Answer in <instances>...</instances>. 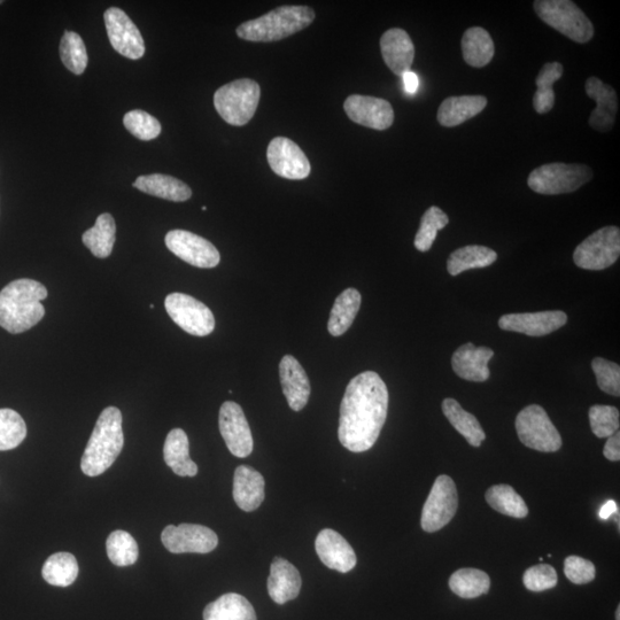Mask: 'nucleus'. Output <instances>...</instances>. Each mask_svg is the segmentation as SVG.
<instances>
[{
  "label": "nucleus",
  "mask_w": 620,
  "mask_h": 620,
  "mask_svg": "<svg viewBox=\"0 0 620 620\" xmlns=\"http://www.w3.org/2000/svg\"><path fill=\"white\" fill-rule=\"evenodd\" d=\"M389 409V391L374 371L362 372L346 387L341 401L338 437L341 445L353 453L374 447Z\"/></svg>",
  "instance_id": "obj_1"
},
{
  "label": "nucleus",
  "mask_w": 620,
  "mask_h": 620,
  "mask_svg": "<svg viewBox=\"0 0 620 620\" xmlns=\"http://www.w3.org/2000/svg\"><path fill=\"white\" fill-rule=\"evenodd\" d=\"M48 290L40 282L23 278L0 291V327L18 335L40 323L45 315L42 301Z\"/></svg>",
  "instance_id": "obj_2"
},
{
  "label": "nucleus",
  "mask_w": 620,
  "mask_h": 620,
  "mask_svg": "<svg viewBox=\"0 0 620 620\" xmlns=\"http://www.w3.org/2000/svg\"><path fill=\"white\" fill-rule=\"evenodd\" d=\"M124 446L122 413L108 407L100 414L81 461L83 474L88 477L103 475L118 459Z\"/></svg>",
  "instance_id": "obj_3"
},
{
  "label": "nucleus",
  "mask_w": 620,
  "mask_h": 620,
  "mask_svg": "<svg viewBox=\"0 0 620 620\" xmlns=\"http://www.w3.org/2000/svg\"><path fill=\"white\" fill-rule=\"evenodd\" d=\"M315 19L309 6H282L237 28L238 37L248 42L270 43L284 40L306 29Z\"/></svg>",
  "instance_id": "obj_4"
},
{
  "label": "nucleus",
  "mask_w": 620,
  "mask_h": 620,
  "mask_svg": "<svg viewBox=\"0 0 620 620\" xmlns=\"http://www.w3.org/2000/svg\"><path fill=\"white\" fill-rule=\"evenodd\" d=\"M260 85L250 79H240L223 85L215 92L214 106L221 118L231 126L242 127L258 110Z\"/></svg>",
  "instance_id": "obj_5"
},
{
  "label": "nucleus",
  "mask_w": 620,
  "mask_h": 620,
  "mask_svg": "<svg viewBox=\"0 0 620 620\" xmlns=\"http://www.w3.org/2000/svg\"><path fill=\"white\" fill-rule=\"evenodd\" d=\"M538 17L571 41L585 44L592 40L591 20L571 0H537L533 4Z\"/></svg>",
  "instance_id": "obj_6"
},
{
  "label": "nucleus",
  "mask_w": 620,
  "mask_h": 620,
  "mask_svg": "<svg viewBox=\"0 0 620 620\" xmlns=\"http://www.w3.org/2000/svg\"><path fill=\"white\" fill-rule=\"evenodd\" d=\"M592 178V169L586 165L554 162L534 169L527 184L540 195L556 196L575 192Z\"/></svg>",
  "instance_id": "obj_7"
},
{
  "label": "nucleus",
  "mask_w": 620,
  "mask_h": 620,
  "mask_svg": "<svg viewBox=\"0 0 620 620\" xmlns=\"http://www.w3.org/2000/svg\"><path fill=\"white\" fill-rule=\"evenodd\" d=\"M516 430L521 443L542 453H554L562 447V438L550 421L546 410L531 405L522 410L516 418Z\"/></svg>",
  "instance_id": "obj_8"
},
{
  "label": "nucleus",
  "mask_w": 620,
  "mask_h": 620,
  "mask_svg": "<svg viewBox=\"0 0 620 620\" xmlns=\"http://www.w3.org/2000/svg\"><path fill=\"white\" fill-rule=\"evenodd\" d=\"M620 255V230L604 227L579 244L573 253L576 266L585 270H604L618 260Z\"/></svg>",
  "instance_id": "obj_9"
},
{
  "label": "nucleus",
  "mask_w": 620,
  "mask_h": 620,
  "mask_svg": "<svg viewBox=\"0 0 620 620\" xmlns=\"http://www.w3.org/2000/svg\"><path fill=\"white\" fill-rule=\"evenodd\" d=\"M165 307L170 319L192 336L205 337L215 329L212 310L188 294H169Z\"/></svg>",
  "instance_id": "obj_10"
},
{
  "label": "nucleus",
  "mask_w": 620,
  "mask_h": 620,
  "mask_svg": "<svg viewBox=\"0 0 620 620\" xmlns=\"http://www.w3.org/2000/svg\"><path fill=\"white\" fill-rule=\"evenodd\" d=\"M459 508V494L451 477L441 475L432 486L422 511L421 525L425 532H437L454 518Z\"/></svg>",
  "instance_id": "obj_11"
},
{
  "label": "nucleus",
  "mask_w": 620,
  "mask_h": 620,
  "mask_svg": "<svg viewBox=\"0 0 620 620\" xmlns=\"http://www.w3.org/2000/svg\"><path fill=\"white\" fill-rule=\"evenodd\" d=\"M165 243L170 252L191 266L209 269L221 261L220 252L211 242L190 231H169Z\"/></svg>",
  "instance_id": "obj_12"
},
{
  "label": "nucleus",
  "mask_w": 620,
  "mask_h": 620,
  "mask_svg": "<svg viewBox=\"0 0 620 620\" xmlns=\"http://www.w3.org/2000/svg\"><path fill=\"white\" fill-rule=\"evenodd\" d=\"M161 540L173 554H208L219 545V538L213 530L197 524L168 525Z\"/></svg>",
  "instance_id": "obj_13"
},
{
  "label": "nucleus",
  "mask_w": 620,
  "mask_h": 620,
  "mask_svg": "<svg viewBox=\"0 0 620 620\" xmlns=\"http://www.w3.org/2000/svg\"><path fill=\"white\" fill-rule=\"evenodd\" d=\"M108 38L113 49L131 60L144 57L145 44L141 31L126 13L118 7H111L104 14Z\"/></svg>",
  "instance_id": "obj_14"
},
{
  "label": "nucleus",
  "mask_w": 620,
  "mask_h": 620,
  "mask_svg": "<svg viewBox=\"0 0 620 620\" xmlns=\"http://www.w3.org/2000/svg\"><path fill=\"white\" fill-rule=\"evenodd\" d=\"M267 159L271 170L286 180H305L312 170L304 151L286 137H276L270 142Z\"/></svg>",
  "instance_id": "obj_15"
},
{
  "label": "nucleus",
  "mask_w": 620,
  "mask_h": 620,
  "mask_svg": "<svg viewBox=\"0 0 620 620\" xmlns=\"http://www.w3.org/2000/svg\"><path fill=\"white\" fill-rule=\"evenodd\" d=\"M220 432L232 455L244 459L253 452V436L244 410L236 402H224L219 416Z\"/></svg>",
  "instance_id": "obj_16"
},
{
  "label": "nucleus",
  "mask_w": 620,
  "mask_h": 620,
  "mask_svg": "<svg viewBox=\"0 0 620 620\" xmlns=\"http://www.w3.org/2000/svg\"><path fill=\"white\" fill-rule=\"evenodd\" d=\"M344 108L348 118L363 127L386 130L394 122L393 107L385 99L352 95L346 99Z\"/></svg>",
  "instance_id": "obj_17"
},
{
  "label": "nucleus",
  "mask_w": 620,
  "mask_h": 620,
  "mask_svg": "<svg viewBox=\"0 0 620 620\" xmlns=\"http://www.w3.org/2000/svg\"><path fill=\"white\" fill-rule=\"evenodd\" d=\"M567 322L568 315L561 310H548V312L503 315L499 327L505 331L524 333L526 336L542 337L561 329Z\"/></svg>",
  "instance_id": "obj_18"
},
{
  "label": "nucleus",
  "mask_w": 620,
  "mask_h": 620,
  "mask_svg": "<svg viewBox=\"0 0 620 620\" xmlns=\"http://www.w3.org/2000/svg\"><path fill=\"white\" fill-rule=\"evenodd\" d=\"M315 548L322 563L331 570L347 573L358 563L352 546L341 534L331 529H324L319 533Z\"/></svg>",
  "instance_id": "obj_19"
},
{
  "label": "nucleus",
  "mask_w": 620,
  "mask_h": 620,
  "mask_svg": "<svg viewBox=\"0 0 620 620\" xmlns=\"http://www.w3.org/2000/svg\"><path fill=\"white\" fill-rule=\"evenodd\" d=\"M585 90L587 96L596 102V108L589 118V126L600 133H608L615 126L618 112V97L611 85L604 84L598 77H589Z\"/></svg>",
  "instance_id": "obj_20"
},
{
  "label": "nucleus",
  "mask_w": 620,
  "mask_h": 620,
  "mask_svg": "<svg viewBox=\"0 0 620 620\" xmlns=\"http://www.w3.org/2000/svg\"><path fill=\"white\" fill-rule=\"evenodd\" d=\"M493 356L494 351L491 348L465 344L453 354L452 368L464 381L483 383L490 378L488 362Z\"/></svg>",
  "instance_id": "obj_21"
},
{
  "label": "nucleus",
  "mask_w": 620,
  "mask_h": 620,
  "mask_svg": "<svg viewBox=\"0 0 620 620\" xmlns=\"http://www.w3.org/2000/svg\"><path fill=\"white\" fill-rule=\"evenodd\" d=\"M283 393L294 412H300L310 397V382L304 368L292 355H285L279 364Z\"/></svg>",
  "instance_id": "obj_22"
},
{
  "label": "nucleus",
  "mask_w": 620,
  "mask_h": 620,
  "mask_svg": "<svg viewBox=\"0 0 620 620\" xmlns=\"http://www.w3.org/2000/svg\"><path fill=\"white\" fill-rule=\"evenodd\" d=\"M381 50L385 64L395 75L402 77L410 72L415 58V46L405 30H387L381 38Z\"/></svg>",
  "instance_id": "obj_23"
},
{
  "label": "nucleus",
  "mask_w": 620,
  "mask_h": 620,
  "mask_svg": "<svg viewBox=\"0 0 620 620\" xmlns=\"http://www.w3.org/2000/svg\"><path fill=\"white\" fill-rule=\"evenodd\" d=\"M302 580L296 567L283 557H275L270 567L268 593L275 603L285 604L298 598Z\"/></svg>",
  "instance_id": "obj_24"
},
{
  "label": "nucleus",
  "mask_w": 620,
  "mask_h": 620,
  "mask_svg": "<svg viewBox=\"0 0 620 620\" xmlns=\"http://www.w3.org/2000/svg\"><path fill=\"white\" fill-rule=\"evenodd\" d=\"M265 486V478L259 471L248 465H239L234 477L236 505L246 513L257 510L266 498Z\"/></svg>",
  "instance_id": "obj_25"
},
{
  "label": "nucleus",
  "mask_w": 620,
  "mask_h": 620,
  "mask_svg": "<svg viewBox=\"0 0 620 620\" xmlns=\"http://www.w3.org/2000/svg\"><path fill=\"white\" fill-rule=\"evenodd\" d=\"M486 106L484 96L448 97L439 107L438 122L443 127H457L482 113Z\"/></svg>",
  "instance_id": "obj_26"
},
{
  "label": "nucleus",
  "mask_w": 620,
  "mask_h": 620,
  "mask_svg": "<svg viewBox=\"0 0 620 620\" xmlns=\"http://www.w3.org/2000/svg\"><path fill=\"white\" fill-rule=\"evenodd\" d=\"M134 188L147 193V195L175 201V203H183L192 197V191L188 184L164 174L139 176L134 182Z\"/></svg>",
  "instance_id": "obj_27"
},
{
  "label": "nucleus",
  "mask_w": 620,
  "mask_h": 620,
  "mask_svg": "<svg viewBox=\"0 0 620 620\" xmlns=\"http://www.w3.org/2000/svg\"><path fill=\"white\" fill-rule=\"evenodd\" d=\"M164 459L177 476L195 477L198 474V465L190 457L189 438L182 429H174L168 433Z\"/></svg>",
  "instance_id": "obj_28"
},
{
  "label": "nucleus",
  "mask_w": 620,
  "mask_h": 620,
  "mask_svg": "<svg viewBox=\"0 0 620 620\" xmlns=\"http://www.w3.org/2000/svg\"><path fill=\"white\" fill-rule=\"evenodd\" d=\"M204 620H257V614L244 596L228 593L208 604Z\"/></svg>",
  "instance_id": "obj_29"
},
{
  "label": "nucleus",
  "mask_w": 620,
  "mask_h": 620,
  "mask_svg": "<svg viewBox=\"0 0 620 620\" xmlns=\"http://www.w3.org/2000/svg\"><path fill=\"white\" fill-rule=\"evenodd\" d=\"M461 45L464 61L471 67L483 68L494 57V42L484 28L472 27L465 31Z\"/></svg>",
  "instance_id": "obj_30"
},
{
  "label": "nucleus",
  "mask_w": 620,
  "mask_h": 620,
  "mask_svg": "<svg viewBox=\"0 0 620 620\" xmlns=\"http://www.w3.org/2000/svg\"><path fill=\"white\" fill-rule=\"evenodd\" d=\"M361 294L358 290L347 289L336 299L331 310L328 330L333 337L343 336L352 327L361 307Z\"/></svg>",
  "instance_id": "obj_31"
},
{
  "label": "nucleus",
  "mask_w": 620,
  "mask_h": 620,
  "mask_svg": "<svg viewBox=\"0 0 620 620\" xmlns=\"http://www.w3.org/2000/svg\"><path fill=\"white\" fill-rule=\"evenodd\" d=\"M498 260V254L486 246L470 245L459 248L448 258L447 269L457 276L470 269L486 268Z\"/></svg>",
  "instance_id": "obj_32"
},
{
  "label": "nucleus",
  "mask_w": 620,
  "mask_h": 620,
  "mask_svg": "<svg viewBox=\"0 0 620 620\" xmlns=\"http://www.w3.org/2000/svg\"><path fill=\"white\" fill-rule=\"evenodd\" d=\"M116 235V224L113 216L104 213L98 216L95 227L85 231L82 242L96 258L106 259L113 252Z\"/></svg>",
  "instance_id": "obj_33"
},
{
  "label": "nucleus",
  "mask_w": 620,
  "mask_h": 620,
  "mask_svg": "<svg viewBox=\"0 0 620 620\" xmlns=\"http://www.w3.org/2000/svg\"><path fill=\"white\" fill-rule=\"evenodd\" d=\"M443 412L449 423L454 426L457 432L462 434L471 446L480 447L482 445L486 439L482 425L474 415L465 412L459 402L454 399H445Z\"/></svg>",
  "instance_id": "obj_34"
},
{
  "label": "nucleus",
  "mask_w": 620,
  "mask_h": 620,
  "mask_svg": "<svg viewBox=\"0 0 620 620\" xmlns=\"http://www.w3.org/2000/svg\"><path fill=\"white\" fill-rule=\"evenodd\" d=\"M79 572V563L73 554L57 553L44 563L42 576L52 586L68 587L74 584Z\"/></svg>",
  "instance_id": "obj_35"
},
{
  "label": "nucleus",
  "mask_w": 620,
  "mask_h": 620,
  "mask_svg": "<svg viewBox=\"0 0 620 620\" xmlns=\"http://www.w3.org/2000/svg\"><path fill=\"white\" fill-rule=\"evenodd\" d=\"M563 66L560 62H548L536 79L537 91L533 96V107L539 114H547L555 105V92L553 85L561 79Z\"/></svg>",
  "instance_id": "obj_36"
},
{
  "label": "nucleus",
  "mask_w": 620,
  "mask_h": 620,
  "mask_svg": "<svg viewBox=\"0 0 620 620\" xmlns=\"http://www.w3.org/2000/svg\"><path fill=\"white\" fill-rule=\"evenodd\" d=\"M449 587L462 599H476L490 591L491 580L478 569H460L449 578Z\"/></svg>",
  "instance_id": "obj_37"
},
{
  "label": "nucleus",
  "mask_w": 620,
  "mask_h": 620,
  "mask_svg": "<svg viewBox=\"0 0 620 620\" xmlns=\"http://www.w3.org/2000/svg\"><path fill=\"white\" fill-rule=\"evenodd\" d=\"M485 499L498 513L514 518H525L529 514L522 496L509 485H495L486 492Z\"/></svg>",
  "instance_id": "obj_38"
},
{
  "label": "nucleus",
  "mask_w": 620,
  "mask_h": 620,
  "mask_svg": "<svg viewBox=\"0 0 620 620\" xmlns=\"http://www.w3.org/2000/svg\"><path fill=\"white\" fill-rule=\"evenodd\" d=\"M60 57L62 64L75 75H82L87 69L88 51L82 37L74 31H66L60 42Z\"/></svg>",
  "instance_id": "obj_39"
},
{
  "label": "nucleus",
  "mask_w": 620,
  "mask_h": 620,
  "mask_svg": "<svg viewBox=\"0 0 620 620\" xmlns=\"http://www.w3.org/2000/svg\"><path fill=\"white\" fill-rule=\"evenodd\" d=\"M108 558L116 567H129L138 560L139 549L136 540L126 531H114L106 541Z\"/></svg>",
  "instance_id": "obj_40"
},
{
  "label": "nucleus",
  "mask_w": 620,
  "mask_h": 620,
  "mask_svg": "<svg viewBox=\"0 0 620 620\" xmlns=\"http://www.w3.org/2000/svg\"><path fill=\"white\" fill-rule=\"evenodd\" d=\"M27 437V425L12 409H0V451H11Z\"/></svg>",
  "instance_id": "obj_41"
},
{
  "label": "nucleus",
  "mask_w": 620,
  "mask_h": 620,
  "mask_svg": "<svg viewBox=\"0 0 620 620\" xmlns=\"http://www.w3.org/2000/svg\"><path fill=\"white\" fill-rule=\"evenodd\" d=\"M449 219L439 207L432 206L424 213L418 229L414 245L420 252H428L436 240L438 231L443 230Z\"/></svg>",
  "instance_id": "obj_42"
},
{
  "label": "nucleus",
  "mask_w": 620,
  "mask_h": 620,
  "mask_svg": "<svg viewBox=\"0 0 620 620\" xmlns=\"http://www.w3.org/2000/svg\"><path fill=\"white\" fill-rule=\"evenodd\" d=\"M124 127L131 135L150 142L161 134V124L154 116L142 110L130 111L123 118Z\"/></svg>",
  "instance_id": "obj_43"
},
{
  "label": "nucleus",
  "mask_w": 620,
  "mask_h": 620,
  "mask_svg": "<svg viewBox=\"0 0 620 620\" xmlns=\"http://www.w3.org/2000/svg\"><path fill=\"white\" fill-rule=\"evenodd\" d=\"M589 423L596 437L614 436L619 431V410L611 406H593L589 409Z\"/></svg>",
  "instance_id": "obj_44"
},
{
  "label": "nucleus",
  "mask_w": 620,
  "mask_h": 620,
  "mask_svg": "<svg viewBox=\"0 0 620 620\" xmlns=\"http://www.w3.org/2000/svg\"><path fill=\"white\" fill-rule=\"evenodd\" d=\"M592 368L603 392L619 397L620 395V368L617 363L602 358H595Z\"/></svg>",
  "instance_id": "obj_45"
},
{
  "label": "nucleus",
  "mask_w": 620,
  "mask_h": 620,
  "mask_svg": "<svg viewBox=\"0 0 620 620\" xmlns=\"http://www.w3.org/2000/svg\"><path fill=\"white\" fill-rule=\"evenodd\" d=\"M558 576L553 567L548 564L534 565L527 569L523 576V583L529 591L544 592L557 585Z\"/></svg>",
  "instance_id": "obj_46"
},
{
  "label": "nucleus",
  "mask_w": 620,
  "mask_h": 620,
  "mask_svg": "<svg viewBox=\"0 0 620 620\" xmlns=\"http://www.w3.org/2000/svg\"><path fill=\"white\" fill-rule=\"evenodd\" d=\"M565 576L576 585H585L595 579L596 569L591 561L579 556H569L564 562Z\"/></svg>",
  "instance_id": "obj_47"
},
{
  "label": "nucleus",
  "mask_w": 620,
  "mask_h": 620,
  "mask_svg": "<svg viewBox=\"0 0 620 620\" xmlns=\"http://www.w3.org/2000/svg\"><path fill=\"white\" fill-rule=\"evenodd\" d=\"M603 455L606 459L612 462H618L620 460V433L619 431L611 436L607 440L606 446L603 449Z\"/></svg>",
  "instance_id": "obj_48"
},
{
  "label": "nucleus",
  "mask_w": 620,
  "mask_h": 620,
  "mask_svg": "<svg viewBox=\"0 0 620 620\" xmlns=\"http://www.w3.org/2000/svg\"><path fill=\"white\" fill-rule=\"evenodd\" d=\"M402 80L403 85H405V91L408 95H415L418 87H420V80H418V76L414 72L410 71L402 76Z\"/></svg>",
  "instance_id": "obj_49"
},
{
  "label": "nucleus",
  "mask_w": 620,
  "mask_h": 620,
  "mask_svg": "<svg viewBox=\"0 0 620 620\" xmlns=\"http://www.w3.org/2000/svg\"><path fill=\"white\" fill-rule=\"evenodd\" d=\"M618 513V506L615 501L609 500L604 503L603 507L600 510V518L601 519H609L612 515Z\"/></svg>",
  "instance_id": "obj_50"
},
{
  "label": "nucleus",
  "mask_w": 620,
  "mask_h": 620,
  "mask_svg": "<svg viewBox=\"0 0 620 620\" xmlns=\"http://www.w3.org/2000/svg\"><path fill=\"white\" fill-rule=\"evenodd\" d=\"M616 620H620V607H618L616 611Z\"/></svg>",
  "instance_id": "obj_51"
},
{
  "label": "nucleus",
  "mask_w": 620,
  "mask_h": 620,
  "mask_svg": "<svg viewBox=\"0 0 620 620\" xmlns=\"http://www.w3.org/2000/svg\"><path fill=\"white\" fill-rule=\"evenodd\" d=\"M2 4H3V2H2V0H0V5H2Z\"/></svg>",
  "instance_id": "obj_52"
}]
</instances>
